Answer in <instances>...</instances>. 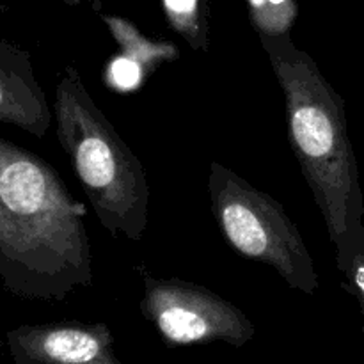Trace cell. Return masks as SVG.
<instances>
[{"instance_id":"5b68a950","label":"cell","mask_w":364,"mask_h":364,"mask_svg":"<svg viewBox=\"0 0 364 364\" xmlns=\"http://www.w3.org/2000/svg\"><path fill=\"white\" fill-rule=\"evenodd\" d=\"M141 311L169 345L226 341L242 347L255 336L251 320L208 288L183 279H162L142 270Z\"/></svg>"},{"instance_id":"8fae6325","label":"cell","mask_w":364,"mask_h":364,"mask_svg":"<svg viewBox=\"0 0 364 364\" xmlns=\"http://www.w3.org/2000/svg\"><path fill=\"white\" fill-rule=\"evenodd\" d=\"M338 270L345 276V284L348 290L355 295L359 306H361L364 320V242L355 245L354 249L345 255L336 256Z\"/></svg>"},{"instance_id":"52a82bcc","label":"cell","mask_w":364,"mask_h":364,"mask_svg":"<svg viewBox=\"0 0 364 364\" xmlns=\"http://www.w3.org/2000/svg\"><path fill=\"white\" fill-rule=\"evenodd\" d=\"M0 123L43 139L52 110L34 75L31 53L0 36Z\"/></svg>"},{"instance_id":"30bf717a","label":"cell","mask_w":364,"mask_h":364,"mask_svg":"<svg viewBox=\"0 0 364 364\" xmlns=\"http://www.w3.org/2000/svg\"><path fill=\"white\" fill-rule=\"evenodd\" d=\"M252 27L262 36H287L297 18L294 0H247Z\"/></svg>"},{"instance_id":"8992f818","label":"cell","mask_w":364,"mask_h":364,"mask_svg":"<svg viewBox=\"0 0 364 364\" xmlns=\"http://www.w3.org/2000/svg\"><path fill=\"white\" fill-rule=\"evenodd\" d=\"M14 364H119L103 323L20 326L6 334Z\"/></svg>"},{"instance_id":"7a4b0ae2","label":"cell","mask_w":364,"mask_h":364,"mask_svg":"<svg viewBox=\"0 0 364 364\" xmlns=\"http://www.w3.org/2000/svg\"><path fill=\"white\" fill-rule=\"evenodd\" d=\"M258 38L283 91L290 144L341 256L364 242L363 192L345 102L290 34Z\"/></svg>"},{"instance_id":"ba28073f","label":"cell","mask_w":364,"mask_h":364,"mask_svg":"<svg viewBox=\"0 0 364 364\" xmlns=\"http://www.w3.org/2000/svg\"><path fill=\"white\" fill-rule=\"evenodd\" d=\"M110 34L117 39L123 55L109 68V84L117 89H135L144 78V68L151 71L160 60L174 59L178 50L171 43H153L134 23L119 16L102 14Z\"/></svg>"},{"instance_id":"3957f363","label":"cell","mask_w":364,"mask_h":364,"mask_svg":"<svg viewBox=\"0 0 364 364\" xmlns=\"http://www.w3.org/2000/svg\"><path fill=\"white\" fill-rule=\"evenodd\" d=\"M53 110L57 139L102 226L114 237L141 240L149 206L144 167L92 102L75 66L64 68L57 82Z\"/></svg>"},{"instance_id":"9c48e42d","label":"cell","mask_w":364,"mask_h":364,"mask_svg":"<svg viewBox=\"0 0 364 364\" xmlns=\"http://www.w3.org/2000/svg\"><path fill=\"white\" fill-rule=\"evenodd\" d=\"M167 23L196 52L210 48V16L206 0H162Z\"/></svg>"},{"instance_id":"6da1fadb","label":"cell","mask_w":364,"mask_h":364,"mask_svg":"<svg viewBox=\"0 0 364 364\" xmlns=\"http://www.w3.org/2000/svg\"><path fill=\"white\" fill-rule=\"evenodd\" d=\"M84 205L48 162L0 137V283L32 301L91 287Z\"/></svg>"},{"instance_id":"277c9868","label":"cell","mask_w":364,"mask_h":364,"mask_svg":"<svg viewBox=\"0 0 364 364\" xmlns=\"http://www.w3.org/2000/svg\"><path fill=\"white\" fill-rule=\"evenodd\" d=\"M208 194L217 226L237 255L276 269L294 290L315 294L318 276L311 252L276 199L219 162L210 164Z\"/></svg>"},{"instance_id":"7c38bea8","label":"cell","mask_w":364,"mask_h":364,"mask_svg":"<svg viewBox=\"0 0 364 364\" xmlns=\"http://www.w3.org/2000/svg\"><path fill=\"white\" fill-rule=\"evenodd\" d=\"M60 2L68 4V6H78V4H89V6L92 7V9L98 13L100 9H102V0H60Z\"/></svg>"}]
</instances>
